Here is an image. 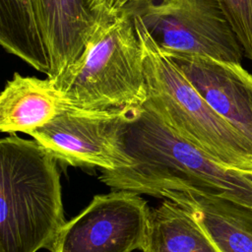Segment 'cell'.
Returning <instances> with one entry per match:
<instances>
[{
	"instance_id": "10",
	"label": "cell",
	"mask_w": 252,
	"mask_h": 252,
	"mask_svg": "<svg viewBox=\"0 0 252 252\" xmlns=\"http://www.w3.org/2000/svg\"><path fill=\"white\" fill-rule=\"evenodd\" d=\"M159 198L189 210L220 252H252V209L191 189L164 190Z\"/></svg>"
},
{
	"instance_id": "12",
	"label": "cell",
	"mask_w": 252,
	"mask_h": 252,
	"mask_svg": "<svg viewBox=\"0 0 252 252\" xmlns=\"http://www.w3.org/2000/svg\"><path fill=\"white\" fill-rule=\"evenodd\" d=\"M143 252H220L193 214L164 199L151 209L147 243Z\"/></svg>"
},
{
	"instance_id": "15",
	"label": "cell",
	"mask_w": 252,
	"mask_h": 252,
	"mask_svg": "<svg viewBox=\"0 0 252 252\" xmlns=\"http://www.w3.org/2000/svg\"><path fill=\"white\" fill-rule=\"evenodd\" d=\"M136 0H104L108 9L114 14L118 15L122 13L130 4Z\"/></svg>"
},
{
	"instance_id": "7",
	"label": "cell",
	"mask_w": 252,
	"mask_h": 252,
	"mask_svg": "<svg viewBox=\"0 0 252 252\" xmlns=\"http://www.w3.org/2000/svg\"><path fill=\"white\" fill-rule=\"evenodd\" d=\"M150 212L140 194L114 190L95 195L67 221L50 252H134L145 249Z\"/></svg>"
},
{
	"instance_id": "4",
	"label": "cell",
	"mask_w": 252,
	"mask_h": 252,
	"mask_svg": "<svg viewBox=\"0 0 252 252\" xmlns=\"http://www.w3.org/2000/svg\"><path fill=\"white\" fill-rule=\"evenodd\" d=\"M66 101L88 110L140 107L147 98L144 51L134 21L120 13L55 80Z\"/></svg>"
},
{
	"instance_id": "11",
	"label": "cell",
	"mask_w": 252,
	"mask_h": 252,
	"mask_svg": "<svg viewBox=\"0 0 252 252\" xmlns=\"http://www.w3.org/2000/svg\"><path fill=\"white\" fill-rule=\"evenodd\" d=\"M66 103L63 94L48 77L14 73L0 95V130L29 134L49 122Z\"/></svg>"
},
{
	"instance_id": "14",
	"label": "cell",
	"mask_w": 252,
	"mask_h": 252,
	"mask_svg": "<svg viewBox=\"0 0 252 252\" xmlns=\"http://www.w3.org/2000/svg\"><path fill=\"white\" fill-rule=\"evenodd\" d=\"M244 54L252 61V0H219Z\"/></svg>"
},
{
	"instance_id": "8",
	"label": "cell",
	"mask_w": 252,
	"mask_h": 252,
	"mask_svg": "<svg viewBox=\"0 0 252 252\" xmlns=\"http://www.w3.org/2000/svg\"><path fill=\"white\" fill-rule=\"evenodd\" d=\"M55 80L82 55L96 31L114 15L104 0H31Z\"/></svg>"
},
{
	"instance_id": "9",
	"label": "cell",
	"mask_w": 252,
	"mask_h": 252,
	"mask_svg": "<svg viewBox=\"0 0 252 252\" xmlns=\"http://www.w3.org/2000/svg\"><path fill=\"white\" fill-rule=\"evenodd\" d=\"M165 53L210 106L252 143V74L241 63L192 53Z\"/></svg>"
},
{
	"instance_id": "1",
	"label": "cell",
	"mask_w": 252,
	"mask_h": 252,
	"mask_svg": "<svg viewBox=\"0 0 252 252\" xmlns=\"http://www.w3.org/2000/svg\"><path fill=\"white\" fill-rule=\"evenodd\" d=\"M119 141L132 164L100 169L99 180L113 190L158 197L164 190L191 189L252 209V182L243 171L214 160L175 134L144 104L130 110Z\"/></svg>"
},
{
	"instance_id": "16",
	"label": "cell",
	"mask_w": 252,
	"mask_h": 252,
	"mask_svg": "<svg viewBox=\"0 0 252 252\" xmlns=\"http://www.w3.org/2000/svg\"><path fill=\"white\" fill-rule=\"evenodd\" d=\"M243 173H244L245 177H246L249 181L252 182V171H243Z\"/></svg>"
},
{
	"instance_id": "3",
	"label": "cell",
	"mask_w": 252,
	"mask_h": 252,
	"mask_svg": "<svg viewBox=\"0 0 252 252\" xmlns=\"http://www.w3.org/2000/svg\"><path fill=\"white\" fill-rule=\"evenodd\" d=\"M133 21L144 51L147 98L143 104L220 164L252 171V143L210 106L144 26Z\"/></svg>"
},
{
	"instance_id": "6",
	"label": "cell",
	"mask_w": 252,
	"mask_h": 252,
	"mask_svg": "<svg viewBox=\"0 0 252 252\" xmlns=\"http://www.w3.org/2000/svg\"><path fill=\"white\" fill-rule=\"evenodd\" d=\"M130 109L88 110L69 104L28 135L65 165L114 170L131 158L120 147L119 134Z\"/></svg>"
},
{
	"instance_id": "5",
	"label": "cell",
	"mask_w": 252,
	"mask_h": 252,
	"mask_svg": "<svg viewBox=\"0 0 252 252\" xmlns=\"http://www.w3.org/2000/svg\"><path fill=\"white\" fill-rule=\"evenodd\" d=\"M122 13L139 21L164 52L241 63L244 50L219 0H136Z\"/></svg>"
},
{
	"instance_id": "2",
	"label": "cell",
	"mask_w": 252,
	"mask_h": 252,
	"mask_svg": "<svg viewBox=\"0 0 252 252\" xmlns=\"http://www.w3.org/2000/svg\"><path fill=\"white\" fill-rule=\"evenodd\" d=\"M57 162L34 139L0 140V252L51 251L67 222Z\"/></svg>"
},
{
	"instance_id": "13",
	"label": "cell",
	"mask_w": 252,
	"mask_h": 252,
	"mask_svg": "<svg viewBox=\"0 0 252 252\" xmlns=\"http://www.w3.org/2000/svg\"><path fill=\"white\" fill-rule=\"evenodd\" d=\"M0 43L6 52L47 76V53L31 0H0Z\"/></svg>"
}]
</instances>
